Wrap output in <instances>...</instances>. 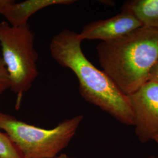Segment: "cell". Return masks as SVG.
Instances as JSON below:
<instances>
[{
  "label": "cell",
  "instance_id": "cell-1",
  "mask_svg": "<svg viewBox=\"0 0 158 158\" xmlns=\"http://www.w3.org/2000/svg\"><path fill=\"white\" fill-rule=\"evenodd\" d=\"M82 40L74 31L63 29L51 40L53 59L70 69L79 81L81 97L108 113L120 123L134 125V115L128 97L119 89L107 74L96 68L85 56Z\"/></svg>",
  "mask_w": 158,
  "mask_h": 158
},
{
  "label": "cell",
  "instance_id": "cell-2",
  "mask_svg": "<svg viewBox=\"0 0 158 158\" xmlns=\"http://www.w3.org/2000/svg\"><path fill=\"white\" fill-rule=\"evenodd\" d=\"M102 71L127 96L148 81L158 59V29L142 27L96 47Z\"/></svg>",
  "mask_w": 158,
  "mask_h": 158
},
{
  "label": "cell",
  "instance_id": "cell-3",
  "mask_svg": "<svg viewBox=\"0 0 158 158\" xmlns=\"http://www.w3.org/2000/svg\"><path fill=\"white\" fill-rule=\"evenodd\" d=\"M83 115H76L52 129H44L0 111V129L4 130L23 158H54L75 135Z\"/></svg>",
  "mask_w": 158,
  "mask_h": 158
},
{
  "label": "cell",
  "instance_id": "cell-4",
  "mask_svg": "<svg viewBox=\"0 0 158 158\" xmlns=\"http://www.w3.org/2000/svg\"><path fill=\"white\" fill-rule=\"evenodd\" d=\"M2 57L11 81V90L17 95V106L23 93L32 87L38 76V53L35 48V34L28 23L12 26L0 23Z\"/></svg>",
  "mask_w": 158,
  "mask_h": 158
},
{
  "label": "cell",
  "instance_id": "cell-5",
  "mask_svg": "<svg viewBox=\"0 0 158 158\" xmlns=\"http://www.w3.org/2000/svg\"><path fill=\"white\" fill-rule=\"evenodd\" d=\"M128 97L136 135L141 143L152 140L158 135V83L148 81Z\"/></svg>",
  "mask_w": 158,
  "mask_h": 158
},
{
  "label": "cell",
  "instance_id": "cell-6",
  "mask_svg": "<svg viewBox=\"0 0 158 158\" xmlns=\"http://www.w3.org/2000/svg\"><path fill=\"white\" fill-rule=\"evenodd\" d=\"M143 27L142 23L131 12L122 8L114 17L87 23L79 34L84 40H100L102 42L117 39Z\"/></svg>",
  "mask_w": 158,
  "mask_h": 158
},
{
  "label": "cell",
  "instance_id": "cell-7",
  "mask_svg": "<svg viewBox=\"0 0 158 158\" xmlns=\"http://www.w3.org/2000/svg\"><path fill=\"white\" fill-rule=\"evenodd\" d=\"M74 0H27L21 2L15 1L8 6L2 15L7 23L12 26L18 27L28 23L29 18L40 10L53 6H68L72 4Z\"/></svg>",
  "mask_w": 158,
  "mask_h": 158
},
{
  "label": "cell",
  "instance_id": "cell-8",
  "mask_svg": "<svg viewBox=\"0 0 158 158\" xmlns=\"http://www.w3.org/2000/svg\"><path fill=\"white\" fill-rule=\"evenodd\" d=\"M122 8L131 12L143 27L158 29V0L128 1Z\"/></svg>",
  "mask_w": 158,
  "mask_h": 158
},
{
  "label": "cell",
  "instance_id": "cell-9",
  "mask_svg": "<svg viewBox=\"0 0 158 158\" xmlns=\"http://www.w3.org/2000/svg\"><path fill=\"white\" fill-rule=\"evenodd\" d=\"M0 158H23L21 153L9 136L1 131Z\"/></svg>",
  "mask_w": 158,
  "mask_h": 158
},
{
  "label": "cell",
  "instance_id": "cell-10",
  "mask_svg": "<svg viewBox=\"0 0 158 158\" xmlns=\"http://www.w3.org/2000/svg\"><path fill=\"white\" fill-rule=\"evenodd\" d=\"M11 81L6 64L1 56H0V94L6 90L11 89Z\"/></svg>",
  "mask_w": 158,
  "mask_h": 158
},
{
  "label": "cell",
  "instance_id": "cell-11",
  "mask_svg": "<svg viewBox=\"0 0 158 158\" xmlns=\"http://www.w3.org/2000/svg\"><path fill=\"white\" fill-rule=\"evenodd\" d=\"M148 81H154L158 83V59L149 72Z\"/></svg>",
  "mask_w": 158,
  "mask_h": 158
},
{
  "label": "cell",
  "instance_id": "cell-12",
  "mask_svg": "<svg viewBox=\"0 0 158 158\" xmlns=\"http://www.w3.org/2000/svg\"><path fill=\"white\" fill-rule=\"evenodd\" d=\"M14 1L13 0H0V14H2L6 8Z\"/></svg>",
  "mask_w": 158,
  "mask_h": 158
},
{
  "label": "cell",
  "instance_id": "cell-13",
  "mask_svg": "<svg viewBox=\"0 0 158 158\" xmlns=\"http://www.w3.org/2000/svg\"><path fill=\"white\" fill-rule=\"evenodd\" d=\"M74 158V157H70V156H68L66 154H61V155H60L59 156H56L55 158Z\"/></svg>",
  "mask_w": 158,
  "mask_h": 158
},
{
  "label": "cell",
  "instance_id": "cell-14",
  "mask_svg": "<svg viewBox=\"0 0 158 158\" xmlns=\"http://www.w3.org/2000/svg\"><path fill=\"white\" fill-rule=\"evenodd\" d=\"M152 140L153 141H154L158 145V135H156L153 138Z\"/></svg>",
  "mask_w": 158,
  "mask_h": 158
},
{
  "label": "cell",
  "instance_id": "cell-15",
  "mask_svg": "<svg viewBox=\"0 0 158 158\" xmlns=\"http://www.w3.org/2000/svg\"><path fill=\"white\" fill-rule=\"evenodd\" d=\"M158 158V157H156V156H149V157H147V158Z\"/></svg>",
  "mask_w": 158,
  "mask_h": 158
}]
</instances>
